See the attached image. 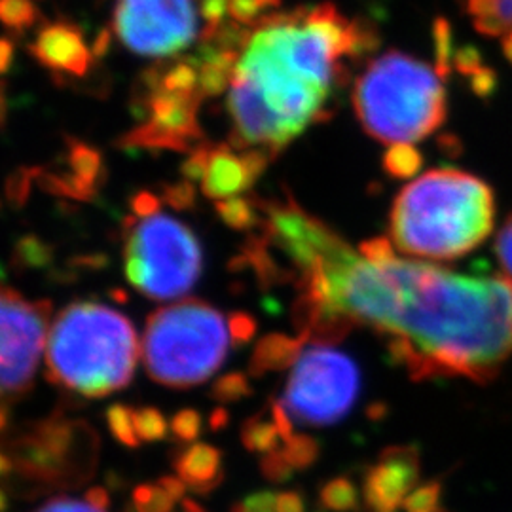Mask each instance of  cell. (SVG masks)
Here are the masks:
<instances>
[{
	"label": "cell",
	"instance_id": "obj_10",
	"mask_svg": "<svg viewBox=\"0 0 512 512\" xmlns=\"http://www.w3.org/2000/svg\"><path fill=\"white\" fill-rule=\"evenodd\" d=\"M2 319V351L0 376L2 399L8 406L25 397L37 374L38 361L48 340L52 317L50 300H27L23 294L4 285L0 296Z\"/></svg>",
	"mask_w": 512,
	"mask_h": 512
},
{
	"label": "cell",
	"instance_id": "obj_26",
	"mask_svg": "<svg viewBox=\"0 0 512 512\" xmlns=\"http://www.w3.org/2000/svg\"><path fill=\"white\" fill-rule=\"evenodd\" d=\"M421 165V154L412 145H395L385 152V171L395 179H410Z\"/></svg>",
	"mask_w": 512,
	"mask_h": 512
},
{
	"label": "cell",
	"instance_id": "obj_36",
	"mask_svg": "<svg viewBox=\"0 0 512 512\" xmlns=\"http://www.w3.org/2000/svg\"><path fill=\"white\" fill-rule=\"evenodd\" d=\"M495 251H497L499 262H501L503 274L512 279V215L505 220V226L501 228V232L497 236Z\"/></svg>",
	"mask_w": 512,
	"mask_h": 512
},
{
	"label": "cell",
	"instance_id": "obj_11",
	"mask_svg": "<svg viewBox=\"0 0 512 512\" xmlns=\"http://www.w3.org/2000/svg\"><path fill=\"white\" fill-rule=\"evenodd\" d=\"M112 27L133 54L169 57L196 40L198 18L192 0H118Z\"/></svg>",
	"mask_w": 512,
	"mask_h": 512
},
{
	"label": "cell",
	"instance_id": "obj_33",
	"mask_svg": "<svg viewBox=\"0 0 512 512\" xmlns=\"http://www.w3.org/2000/svg\"><path fill=\"white\" fill-rule=\"evenodd\" d=\"M230 512H277V494L272 490H258L234 503Z\"/></svg>",
	"mask_w": 512,
	"mask_h": 512
},
{
	"label": "cell",
	"instance_id": "obj_29",
	"mask_svg": "<svg viewBox=\"0 0 512 512\" xmlns=\"http://www.w3.org/2000/svg\"><path fill=\"white\" fill-rule=\"evenodd\" d=\"M319 442L308 437V435H294L285 442L283 454L287 461L293 465L294 471H304L310 469L311 465L319 458Z\"/></svg>",
	"mask_w": 512,
	"mask_h": 512
},
{
	"label": "cell",
	"instance_id": "obj_1",
	"mask_svg": "<svg viewBox=\"0 0 512 512\" xmlns=\"http://www.w3.org/2000/svg\"><path fill=\"white\" fill-rule=\"evenodd\" d=\"M262 213V238L291 262L294 323L306 342H338L366 327L412 380L488 382L511 357L507 275L458 274L403 258L385 238L355 251L293 198L264 203Z\"/></svg>",
	"mask_w": 512,
	"mask_h": 512
},
{
	"label": "cell",
	"instance_id": "obj_12",
	"mask_svg": "<svg viewBox=\"0 0 512 512\" xmlns=\"http://www.w3.org/2000/svg\"><path fill=\"white\" fill-rule=\"evenodd\" d=\"M202 93L171 92L162 88L150 74L141 80L137 109L147 116L124 137V147L194 150L202 145L198 110Z\"/></svg>",
	"mask_w": 512,
	"mask_h": 512
},
{
	"label": "cell",
	"instance_id": "obj_31",
	"mask_svg": "<svg viewBox=\"0 0 512 512\" xmlns=\"http://www.w3.org/2000/svg\"><path fill=\"white\" fill-rule=\"evenodd\" d=\"M171 433L179 442H194L202 433V416L192 408L179 410L171 418Z\"/></svg>",
	"mask_w": 512,
	"mask_h": 512
},
{
	"label": "cell",
	"instance_id": "obj_15",
	"mask_svg": "<svg viewBox=\"0 0 512 512\" xmlns=\"http://www.w3.org/2000/svg\"><path fill=\"white\" fill-rule=\"evenodd\" d=\"M31 54L52 73L67 76H86L95 57L82 31L67 21L44 25L31 44Z\"/></svg>",
	"mask_w": 512,
	"mask_h": 512
},
{
	"label": "cell",
	"instance_id": "obj_23",
	"mask_svg": "<svg viewBox=\"0 0 512 512\" xmlns=\"http://www.w3.org/2000/svg\"><path fill=\"white\" fill-rule=\"evenodd\" d=\"M105 418L109 423L112 437L118 440L120 444H124L128 448H139L141 446V439L137 435L135 420H133V408H129L126 404H112L107 410Z\"/></svg>",
	"mask_w": 512,
	"mask_h": 512
},
{
	"label": "cell",
	"instance_id": "obj_18",
	"mask_svg": "<svg viewBox=\"0 0 512 512\" xmlns=\"http://www.w3.org/2000/svg\"><path fill=\"white\" fill-rule=\"evenodd\" d=\"M306 340L298 334L296 338L283 334V332H272L264 336L251 355L249 361V374L255 378H262L268 372H279L287 370L296 365L304 351Z\"/></svg>",
	"mask_w": 512,
	"mask_h": 512
},
{
	"label": "cell",
	"instance_id": "obj_45",
	"mask_svg": "<svg viewBox=\"0 0 512 512\" xmlns=\"http://www.w3.org/2000/svg\"><path fill=\"white\" fill-rule=\"evenodd\" d=\"M228 423H230V412H228L224 406H219V408H215V410L211 412V416H209V427H211L213 431H222L224 427H228Z\"/></svg>",
	"mask_w": 512,
	"mask_h": 512
},
{
	"label": "cell",
	"instance_id": "obj_6",
	"mask_svg": "<svg viewBox=\"0 0 512 512\" xmlns=\"http://www.w3.org/2000/svg\"><path fill=\"white\" fill-rule=\"evenodd\" d=\"M230 344V327L222 313L190 298L150 313L143 334V361L154 382L188 389L219 370Z\"/></svg>",
	"mask_w": 512,
	"mask_h": 512
},
{
	"label": "cell",
	"instance_id": "obj_47",
	"mask_svg": "<svg viewBox=\"0 0 512 512\" xmlns=\"http://www.w3.org/2000/svg\"><path fill=\"white\" fill-rule=\"evenodd\" d=\"M183 511L184 512H205L202 505L198 503V501H194V499H188V497H184L183 499Z\"/></svg>",
	"mask_w": 512,
	"mask_h": 512
},
{
	"label": "cell",
	"instance_id": "obj_5",
	"mask_svg": "<svg viewBox=\"0 0 512 512\" xmlns=\"http://www.w3.org/2000/svg\"><path fill=\"white\" fill-rule=\"evenodd\" d=\"M444 73L412 55L387 52L368 63L353 88V107L370 137L412 145L446 120Z\"/></svg>",
	"mask_w": 512,
	"mask_h": 512
},
{
	"label": "cell",
	"instance_id": "obj_17",
	"mask_svg": "<svg viewBox=\"0 0 512 512\" xmlns=\"http://www.w3.org/2000/svg\"><path fill=\"white\" fill-rule=\"evenodd\" d=\"M173 469L194 494H211L224 480L222 454L219 448L205 442L177 450L173 456Z\"/></svg>",
	"mask_w": 512,
	"mask_h": 512
},
{
	"label": "cell",
	"instance_id": "obj_9",
	"mask_svg": "<svg viewBox=\"0 0 512 512\" xmlns=\"http://www.w3.org/2000/svg\"><path fill=\"white\" fill-rule=\"evenodd\" d=\"M361 374L340 349L315 344L293 366L283 404L294 423L325 427L344 420L359 397Z\"/></svg>",
	"mask_w": 512,
	"mask_h": 512
},
{
	"label": "cell",
	"instance_id": "obj_43",
	"mask_svg": "<svg viewBox=\"0 0 512 512\" xmlns=\"http://www.w3.org/2000/svg\"><path fill=\"white\" fill-rule=\"evenodd\" d=\"M158 484H160L165 492L171 495L175 501H183L184 492H186V488H188L179 476H162V478L158 480Z\"/></svg>",
	"mask_w": 512,
	"mask_h": 512
},
{
	"label": "cell",
	"instance_id": "obj_24",
	"mask_svg": "<svg viewBox=\"0 0 512 512\" xmlns=\"http://www.w3.org/2000/svg\"><path fill=\"white\" fill-rule=\"evenodd\" d=\"M135 429L141 442H160L167 439L171 423H167L164 414L154 406L133 408Z\"/></svg>",
	"mask_w": 512,
	"mask_h": 512
},
{
	"label": "cell",
	"instance_id": "obj_25",
	"mask_svg": "<svg viewBox=\"0 0 512 512\" xmlns=\"http://www.w3.org/2000/svg\"><path fill=\"white\" fill-rule=\"evenodd\" d=\"M281 0H228L230 18L245 27H256L260 21L274 16Z\"/></svg>",
	"mask_w": 512,
	"mask_h": 512
},
{
	"label": "cell",
	"instance_id": "obj_34",
	"mask_svg": "<svg viewBox=\"0 0 512 512\" xmlns=\"http://www.w3.org/2000/svg\"><path fill=\"white\" fill-rule=\"evenodd\" d=\"M230 336L234 346H245L256 334V321L249 313H234L228 319Z\"/></svg>",
	"mask_w": 512,
	"mask_h": 512
},
{
	"label": "cell",
	"instance_id": "obj_39",
	"mask_svg": "<svg viewBox=\"0 0 512 512\" xmlns=\"http://www.w3.org/2000/svg\"><path fill=\"white\" fill-rule=\"evenodd\" d=\"M270 414H272V421H274L283 442H287L291 437H294L293 418L287 412V408H285V404H283L281 399H270Z\"/></svg>",
	"mask_w": 512,
	"mask_h": 512
},
{
	"label": "cell",
	"instance_id": "obj_3",
	"mask_svg": "<svg viewBox=\"0 0 512 512\" xmlns=\"http://www.w3.org/2000/svg\"><path fill=\"white\" fill-rule=\"evenodd\" d=\"M490 186L459 169H433L404 186L389 217L391 243L404 255L454 260L494 228Z\"/></svg>",
	"mask_w": 512,
	"mask_h": 512
},
{
	"label": "cell",
	"instance_id": "obj_13",
	"mask_svg": "<svg viewBox=\"0 0 512 512\" xmlns=\"http://www.w3.org/2000/svg\"><path fill=\"white\" fill-rule=\"evenodd\" d=\"M418 480V454L410 448H387L368 467L363 482L365 512H397Z\"/></svg>",
	"mask_w": 512,
	"mask_h": 512
},
{
	"label": "cell",
	"instance_id": "obj_7",
	"mask_svg": "<svg viewBox=\"0 0 512 512\" xmlns=\"http://www.w3.org/2000/svg\"><path fill=\"white\" fill-rule=\"evenodd\" d=\"M124 268L129 283L152 300L188 293L202 272V249L190 228L160 211L126 222Z\"/></svg>",
	"mask_w": 512,
	"mask_h": 512
},
{
	"label": "cell",
	"instance_id": "obj_41",
	"mask_svg": "<svg viewBox=\"0 0 512 512\" xmlns=\"http://www.w3.org/2000/svg\"><path fill=\"white\" fill-rule=\"evenodd\" d=\"M131 209L135 217H148L160 211V200L150 192H141L131 200Z\"/></svg>",
	"mask_w": 512,
	"mask_h": 512
},
{
	"label": "cell",
	"instance_id": "obj_22",
	"mask_svg": "<svg viewBox=\"0 0 512 512\" xmlns=\"http://www.w3.org/2000/svg\"><path fill=\"white\" fill-rule=\"evenodd\" d=\"M217 213L230 228H236V230H249L260 222L258 205L239 196L217 202Z\"/></svg>",
	"mask_w": 512,
	"mask_h": 512
},
{
	"label": "cell",
	"instance_id": "obj_46",
	"mask_svg": "<svg viewBox=\"0 0 512 512\" xmlns=\"http://www.w3.org/2000/svg\"><path fill=\"white\" fill-rule=\"evenodd\" d=\"M0 48H2V59H0V65H2V73H6L8 71V67H10V61H12V42L10 40H2V44H0Z\"/></svg>",
	"mask_w": 512,
	"mask_h": 512
},
{
	"label": "cell",
	"instance_id": "obj_8",
	"mask_svg": "<svg viewBox=\"0 0 512 512\" xmlns=\"http://www.w3.org/2000/svg\"><path fill=\"white\" fill-rule=\"evenodd\" d=\"M14 473L48 488L78 486L93 475L97 437L82 420L50 418L4 446Z\"/></svg>",
	"mask_w": 512,
	"mask_h": 512
},
{
	"label": "cell",
	"instance_id": "obj_21",
	"mask_svg": "<svg viewBox=\"0 0 512 512\" xmlns=\"http://www.w3.org/2000/svg\"><path fill=\"white\" fill-rule=\"evenodd\" d=\"M319 503L325 511L330 512L361 511L359 492L346 476H336L329 480L319 492Z\"/></svg>",
	"mask_w": 512,
	"mask_h": 512
},
{
	"label": "cell",
	"instance_id": "obj_14",
	"mask_svg": "<svg viewBox=\"0 0 512 512\" xmlns=\"http://www.w3.org/2000/svg\"><path fill=\"white\" fill-rule=\"evenodd\" d=\"M270 158L272 156L256 148H232L228 145L209 148L202 179L203 194L217 202L238 198L253 186Z\"/></svg>",
	"mask_w": 512,
	"mask_h": 512
},
{
	"label": "cell",
	"instance_id": "obj_32",
	"mask_svg": "<svg viewBox=\"0 0 512 512\" xmlns=\"http://www.w3.org/2000/svg\"><path fill=\"white\" fill-rule=\"evenodd\" d=\"M260 473L268 480V482H274V484H285L293 478V465L287 461L285 454L281 450H275L270 454H264L260 459Z\"/></svg>",
	"mask_w": 512,
	"mask_h": 512
},
{
	"label": "cell",
	"instance_id": "obj_30",
	"mask_svg": "<svg viewBox=\"0 0 512 512\" xmlns=\"http://www.w3.org/2000/svg\"><path fill=\"white\" fill-rule=\"evenodd\" d=\"M0 16L6 27L14 31H25L37 21V8L31 0H2Z\"/></svg>",
	"mask_w": 512,
	"mask_h": 512
},
{
	"label": "cell",
	"instance_id": "obj_42",
	"mask_svg": "<svg viewBox=\"0 0 512 512\" xmlns=\"http://www.w3.org/2000/svg\"><path fill=\"white\" fill-rule=\"evenodd\" d=\"M277 512H306L304 495L298 490L277 494Z\"/></svg>",
	"mask_w": 512,
	"mask_h": 512
},
{
	"label": "cell",
	"instance_id": "obj_28",
	"mask_svg": "<svg viewBox=\"0 0 512 512\" xmlns=\"http://www.w3.org/2000/svg\"><path fill=\"white\" fill-rule=\"evenodd\" d=\"M251 393H253V387L243 372H230L220 376L211 389V397L219 404L238 403L241 399L249 397Z\"/></svg>",
	"mask_w": 512,
	"mask_h": 512
},
{
	"label": "cell",
	"instance_id": "obj_48",
	"mask_svg": "<svg viewBox=\"0 0 512 512\" xmlns=\"http://www.w3.org/2000/svg\"><path fill=\"white\" fill-rule=\"evenodd\" d=\"M128 512H135V511H133V507H131V505H129V507H128Z\"/></svg>",
	"mask_w": 512,
	"mask_h": 512
},
{
	"label": "cell",
	"instance_id": "obj_44",
	"mask_svg": "<svg viewBox=\"0 0 512 512\" xmlns=\"http://www.w3.org/2000/svg\"><path fill=\"white\" fill-rule=\"evenodd\" d=\"M86 501L99 509V511L107 512L110 507V495L105 488H99V486H93L88 492H86Z\"/></svg>",
	"mask_w": 512,
	"mask_h": 512
},
{
	"label": "cell",
	"instance_id": "obj_2",
	"mask_svg": "<svg viewBox=\"0 0 512 512\" xmlns=\"http://www.w3.org/2000/svg\"><path fill=\"white\" fill-rule=\"evenodd\" d=\"M374 46L372 29L349 21L330 2L260 21L230 82L232 143L274 158L327 116L342 59Z\"/></svg>",
	"mask_w": 512,
	"mask_h": 512
},
{
	"label": "cell",
	"instance_id": "obj_19",
	"mask_svg": "<svg viewBox=\"0 0 512 512\" xmlns=\"http://www.w3.org/2000/svg\"><path fill=\"white\" fill-rule=\"evenodd\" d=\"M476 29L490 37L503 38L512 59V0H463Z\"/></svg>",
	"mask_w": 512,
	"mask_h": 512
},
{
	"label": "cell",
	"instance_id": "obj_40",
	"mask_svg": "<svg viewBox=\"0 0 512 512\" xmlns=\"http://www.w3.org/2000/svg\"><path fill=\"white\" fill-rule=\"evenodd\" d=\"M37 512H105L99 511L92 507L88 501H78L71 497H55L52 501H48L46 505H42Z\"/></svg>",
	"mask_w": 512,
	"mask_h": 512
},
{
	"label": "cell",
	"instance_id": "obj_37",
	"mask_svg": "<svg viewBox=\"0 0 512 512\" xmlns=\"http://www.w3.org/2000/svg\"><path fill=\"white\" fill-rule=\"evenodd\" d=\"M165 202L177 209H188L194 205L196 200V190L190 184V181H183L179 184H171L165 188Z\"/></svg>",
	"mask_w": 512,
	"mask_h": 512
},
{
	"label": "cell",
	"instance_id": "obj_4",
	"mask_svg": "<svg viewBox=\"0 0 512 512\" xmlns=\"http://www.w3.org/2000/svg\"><path fill=\"white\" fill-rule=\"evenodd\" d=\"M139 353L126 315L97 302H74L50 329L46 376L67 391L101 399L131 384Z\"/></svg>",
	"mask_w": 512,
	"mask_h": 512
},
{
	"label": "cell",
	"instance_id": "obj_35",
	"mask_svg": "<svg viewBox=\"0 0 512 512\" xmlns=\"http://www.w3.org/2000/svg\"><path fill=\"white\" fill-rule=\"evenodd\" d=\"M437 501H439V486L429 484L416 490L414 494L408 495V499L404 501V509L410 512H427L437 507Z\"/></svg>",
	"mask_w": 512,
	"mask_h": 512
},
{
	"label": "cell",
	"instance_id": "obj_27",
	"mask_svg": "<svg viewBox=\"0 0 512 512\" xmlns=\"http://www.w3.org/2000/svg\"><path fill=\"white\" fill-rule=\"evenodd\" d=\"M175 499L156 484H139L131 494V507L135 512H171Z\"/></svg>",
	"mask_w": 512,
	"mask_h": 512
},
{
	"label": "cell",
	"instance_id": "obj_16",
	"mask_svg": "<svg viewBox=\"0 0 512 512\" xmlns=\"http://www.w3.org/2000/svg\"><path fill=\"white\" fill-rule=\"evenodd\" d=\"M42 188L52 194H61L74 200H92L99 184L103 183L105 169L101 154L80 141H69L67 171L65 173H37Z\"/></svg>",
	"mask_w": 512,
	"mask_h": 512
},
{
	"label": "cell",
	"instance_id": "obj_38",
	"mask_svg": "<svg viewBox=\"0 0 512 512\" xmlns=\"http://www.w3.org/2000/svg\"><path fill=\"white\" fill-rule=\"evenodd\" d=\"M202 16L207 21L205 31H213L220 27L226 16H230V8H228V0H202Z\"/></svg>",
	"mask_w": 512,
	"mask_h": 512
},
{
	"label": "cell",
	"instance_id": "obj_20",
	"mask_svg": "<svg viewBox=\"0 0 512 512\" xmlns=\"http://www.w3.org/2000/svg\"><path fill=\"white\" fill-rule=\"evenodd\" d=\"M281 435L274 421L266 420L262 414L251 416L241 425V442L249 452L255 454H270L279 446Z\"/></svg>",
	"mask_w": 512,
	"mask_h": 512
}]
</instances>
